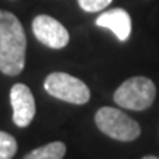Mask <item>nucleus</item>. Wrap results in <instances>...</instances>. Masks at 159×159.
I'll list each match as a JSON object with an SVG mask.
<instances>
[{
  "instance_id": "1",
  "label": "nucleus",
  "mask_w": 159,
  "mask_h": 159,
  "mask_svg": "<svg viewBox=\"0 0 159 159\" xmlns=\"http://www.w3.org/2000/svg\"><path fill=\"white\" fill-rule=\"evenodd\" d=\"M27 37L21 21L13 13L0 11V71L15 77L25 66Z\"/></svg>"
},
{
  "instance_id": "2",
  "label": "nucleus",
  "mask_w": 159,
  "mask_h": 159,
  "mask_svg": "<svg viewBox=\"0 0 159 159\" xmlns=\"http://www.w3.org/2000/svg\"><path fill=\"white\" fill-rule=\"evenodd\" d=\"M97 128L118 142H134L142 134V127L136 119L116 108L103 106L94 115Z\"/></svg>"
},
{
  "instance_id": "3",
  "label": "nucleus",
  "mask_w": 159,
  "mask_h": 159,
  "mask_svg": "<svg viewBox=\"0 0 159 159\" xmlns=\"http://www.w3.org/2000/svg\"><path fill=\"white\" fill-rule=\"evenodd\" d=\"M156 99V85L148 77H131L125 80L114 93L115 103L124 109L146 111Z\"/></svg>"
},
{
  "instance_id": "4",
  "label": "nucleus",
  "mask_w": 159,
  "mask_h": 159,
  "mask_svg": "<svg viewBox=\"0 0 159 159\" xmlns=\"http://www.w3.org/2000/svg\"><path fill=\"white\" fill-rule=\"evenodd\" d=\"M44 90L59 100L84 105L90 100V89L84 81L66 72H52L44 80Z\"/></svg>"
},
{
  "instance_id": "5",
  "label": "nucleus",
  "mask_w": 159,
  "mask_h": 159,
  "mask_svg": "<svg viewBox=\"0 0 159 159\" xmlns=\"http://www.w3.org/2000/svg\"><path fill=\"white\" fill-rule=\"evenodd\" d=\"M35 39L50 49H63L69 43V33L57 19L49 15H39L33 21Z\"/></svg>"
},
{
  "instance_id": "6",
  "label": "nucleus",
  "mask_w": 159,
  "mask_h": 159,
  "mask_svg": "<svg viewBox=\"0 0 159 159\" xmlns=\"http://www.w3.org/2000/svg\"><path fill=\"white\" fill-rule=\"evenodd\" d=\"M11 105L13 109L12 119L16 127H28L35 115V100L28 85L16 83L11 89Z\"/></svg>"
},
{
  "instance_id": "7",
  "label": "nucleus",
  "mask_w": 159,
  "mask_h": 159,
  "mask_svg": "<svg viewBox=\"0 0 159 159\" xmlns=\"http://www.w3.org/2000/svg\"><path fill=\"white\" fill-rule=\"evenodd\" d=\"M96 25L111 30L119 41H127L131 35V16L122 7H114L102 12L96 19Z\"/></svg>"
},
{
  "instance_id": "8",
  "label": "nucleus",
  "mask_w": 159,
  "mask_h": 159,
  "mask_svg": "<svg viewBox=\"0 0 159 159\" xmlns=\"http://www.w3.org/2000/svg\"><path fill=\"white\" fill-rule=\"evenodd\" d=\"M66 146L62 142H52L27 153L22 159H63Z\"/></svg>"
},
{
  "instance_id": "9",
  "label": "nucleus",
  "mask_w": 159,
  "mask_h": 159,
  "mask_svg": "<svg viewBox=\"0 0 159 159\" xmlns=\"http://www.w3.org/2000/svg\"><path fill=\"white\" fill-rule=\"evenodd\" d=\"M18 143L13 136L0 131V159H12L16 155Z\"/></svg>"
},
{
  "instance_id": "10",
  "label": "nucleus",
  "mask_w": 159,
  "mask_h": 159,
  "mask_svg": "<svg viewBox=\"0 0 159 159\" xmlns=\"http://www.w3.org/2000/svg\"><path fill=\"white\" fill-rule=\"evenodd\" d=\"M112 3V0H78L80 7L85 12H99L106 9Z\"/></svg>"
},
{
  "instance_id": "11",
  "label": "nucleus",
  "mask_w": 159,
  "mask_h": 159,
  "mask_svg": "<svg viewBox=\"0 0 159 159\" xmlns=\"http://www.w3.org/2000/svg\"><path fill=\"white\" fill-rule=\"evenodd\" d=\"M142 159H159L158 156H153V155H148V156H143Z\"/></svg>"
}]
</instances>
